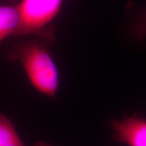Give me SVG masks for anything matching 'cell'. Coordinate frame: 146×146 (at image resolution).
I'll return each instance as SVG.
<instances>
[{
	"label": "cell",
	"instance_id": "3957f363",
	"mask_svg": "<svg viewBox=\"0 0 146 146\" xmlns=\"http://www.w3.org/2000/svg\"><path fill=\"white\" fill-rule=\"evenodd\" d=\"M115 137L129 146H146V119L128 116L112 122Z\"/></svg>",
	"mask_w": 146,
	"mask_h": 146
},
{
	"label": "cell",
	"instance_id": "6da1fadb",
	"mask_svg": "<svg viewBox=\"0 0 146 146\" xmlns=\"http://www.w3.org/2000/svg\"><path fill=\"white\" fill-rule=\"evenodd\" d=\"M50 45L36 37L20 41L10 49L7 58L21 64L29 82L38 92L54 98L59 88L60 74Z\"/></svg>",
	"mask_w": 146,
	"mask_h": 146
},
{
	"label": "cell",
	"instance_id": "5b68a950",
	"mask_svg": "<svg viewBox=\"0 0 146 146\" xmlns=\"http://www.w3.org/2000/svg\"><path fill=\"white\" fill-rule=\"evenodd\" d=\"M0 146H25L12 122L0 113Z\"/></svg>",
	"mask_w": 146,
	"mask_h": 146
},
{
	"label": "cell",
	"instance_id": "8992f818",
	"mask_svg": "<svg viewBox=\"0 0 146 146\" xmlns=\"http://www.w3.org/2000/svg\"><path fill=\"white\" fill-rule=\"evenodd\" d=\"M133 35L138 41L146 38V9L135 20L132 27Z\"/></svg>",
	"mask_w": 146,
	"mask_h": 146
},
{
	"label": "cell",
	"instance_id": "ba28073f",
	"mask_svg": "<svg viewBox=\"0 0 146 146\" xmlns=\"http://www.w3.org/2000/svg\"><path fill=\"white\" fill-rule=\"evenodd\" d=\"M4 1H6L10 3H16V1H19V0H4Z\"/></svg>",
	"mask_w": 146,
	"mask_h": 146
},
{
	"label": "cell",
	"instance_id": "277c9868",
	"mask_svg": "<svg viewBox=\"0 0 146 146\" xmlns=\"http://www.w3.org/2000/svg\"><path fill=\"white\" fill-rule=\"evenodd\" d=\"M19 25V14L16 4L0 5V42L15 35Z\"/></svg>",
	"mask_w": 146,
	"mask_h": 146
},
{
	"label": "cell",
	"instance_id": "52a82bcc",
	"mask_svg": "<svg viewBox=\"0 0 146 146\" xmlns=\"http://www.w3.org/2000/svg\"><path fill=\"white\" fill-rule=\"evenodd\" d=\"M35 146H50L48 144H46L43 142H39V143H36Z\"/></svg>",
	"mask_w": 146,
	"mask_h": 146
},
{
	"label": "cell",
	"instance_id": "7a4b0ae2",
	"mask_svg": "<svg viewBox=\"0 0 146 146\" xmlns=\"http://www.w3.org/2000/svg\"><path fill=\"white\" fill-rule=\"evenodd\" d=\"M64 0H19V25L14 36H33L52 44L56 38L53 21L59 14Z\"/></svg>",
	"mask_w": 146,
	"mask_h": 146
}]
</instances>
